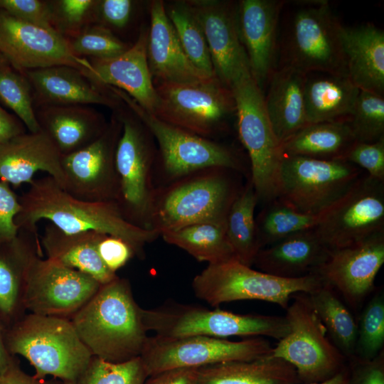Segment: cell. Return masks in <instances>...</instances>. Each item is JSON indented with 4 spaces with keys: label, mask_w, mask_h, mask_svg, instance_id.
Instances as JSON below:
<instances>
[{
    "label": "cell",
    "mask_w": 384,
    "mask_h": 384,
    "mask_svg": "<svg viewBox=\"0 0 384 384\" xmlns=\"http://www.w3.org/2000/svg\"><path fill=\"white\" fill-rule=\"evenodd\" d=\"M238 117L240 139L246 149L251 169L250 181L258 200L270 203L279 196L284 154L265 105L262 89L251 73L230 87Z\"/></svg>",
    "instance_id": "cell-6"
},
{
    "label": "cell",
    "mask_w": 384,
    "mask_h": 384,
    "mask_svg": "<svg viewBox=\"0 0 384 384\" xmlns=\"http://www.w3.org/2000/svg\"><path fill=\"white\" fill-rule=\"evenodd\" d=\"M104 235L93 230L67 233L49 223L41 244L48 259L83 272L103 285L118 277L105 266L98 253L97 244Z\"/></svg>",
    "instance_id": "cell-29"
},
{
    "label": "cell",
    "mask_w": 384,
    "mask_h": 384,
    "mask_svg": "<svg viewBox=\"0 0 384 384\" xmlns=\"http://www.w3.org/2000/svg\"><path fill=\"white\" fill-rule=\"evenodd\" d=\"M331 251L384 231V181L362 175L314 228Z\"/></svg>",
    "instance_id": "cell-15"
},
{
    "label": "cell",
    "mask_w": 384,
    "mask_h": 384,
    "mask_svg": "<svg viewBox=\"0 0 384 384\" xmlns=\"http://www.w3.org/2000/svg\"><path fill=\"white\" fill-rule=\"evenodd\" d=\"M122 130L119 114L113 115L97 139L77 151L62 155V188L81 200L116 202L119 183L115 151Z\"/></svg>",
    "instance_id": "cell-16"
},
{
    "label": "cell",
    "mask_w": 384,
    "mask_h": 384,
    "mask_svg": "<svg viewBox=\"0 0 384 384\" xmlns=\"http://www.w3.org/2000/svg\"><path fill=\"white\" fill-rule=\"evenodd\" d=\"M344 159L365 169L370 177L384 181V138L373 143L356 142Z\"/></svg>",
    "instance_id": "cell-46"
},
{
    "label": "cell",
    "mask_w": 384,
    "mask_h": 384,
    "mask_svg": "<svg viewBox=\"0 0 384 384\" xmlns=\"http://www.w3.org/2000/svg\"><path fill=\"white\" fill-rule=\"evenodd\" d=\"M161 235L167 243L208 265L236 260L226 235L225 223H196Z\"/></svg>",
    "instance_id": "cell-35"
},
{
    "label": "cell",
    "mask_w": 384,
    "mask_h": 384,
    "mask_svg": "<svg viewBox=\"0 0 384 384\" xmlns=\"http://www.w3.org/2000/svg\"><path fill=\"white\" fill-rule=\"evenodd\" d=\"M150 16L146 55L154 83H191L214 77L204 73L190 61L163 1L151 3Z\"/></svg>",
    "instance_id": "cell-23"
},
{
    "label": "cell",
    "mask_w": 384,
    "mask_h": 384,
    "mask_svg": "<svg viewBox=\"0 0 384 384\" xmlns=\"http://www.w3.org/2000/svg\"><path fill=\"white\" fill-rule=\"evenodd\" d=\"M272 348L262 337L231 341L202 336L169 338L155 335L148 337L139 357L149 377L172 368L252 361L271 354Z\"/></svg>",
    "instance_id": "cell-13"
},
{
    "label": "cell",
    "mask_w": 384,
    "mask_h": 384,
    "mask_svg": "<svg viewBox=\"0 0 384 384\" xmlns=\"http://www.w3.org/2000/svg\"><path fill=\"white\" fill-rule=\"evenodd\" d=\"M0 102L11 110L30 132H39L31 87L23 74L0 61Z\"/></svg>",
    "instance_id": "cell-39"
},
{
    "label": "cell",
    "mask_w": 384,
    "mask_h": 384,
    "mask_svg": "<svg viewBox=\"0 0 384 384\" xmlns=\"http://www.w3.org/2000/svg\"><path fill=\"white\" fill-rule=\"evenodd\" d=\"M319 73L306 75L304 83L307 123L348 119L360 90L347 75Z\"/></svg>",
    "instance_id": "cell-31"
},
{
    "label": "cell",
    "mask_w": 384,
    "mask_h": 384,
    "mask_svg": "<svg viewBox=\"0 0 384 384\" xmlns=\"http://www.w3.org/2000/svg\"><path fill=\"white\" fill-rule=\"evenodd\" d=\"M349 384H384V353L371 361L357 360Z\"/></svg>",
    "instance_id": "cell-50"
},
{
    "label": "cell",
    "mask_w": 384,
    "mask_h": 384,
    "mask_svg": "<svg viewBox=\"0 0 384 384\" xmlns=\"http://www.w3.org/2000/svg\"><path fill=\"white\" fill-rule=\"evenodd\" d=\"M384 263V231L354 245L331 250L314 272L322 282L341 294L353 308L373 290Z\"/></svg>",
    "instance_id": "cell-19"
},
{
    "label": "cell",
    "mask_w": 384,
    "mask_h": 384,
    "mask_svg": "<svg viewBox=\"0 0 384 384\" xmlns=\"http://www.w3.org/2000/svg\"><path fill=\"white\" fill-rule=\"evenodd\" d=\"M203 32L215 76L230 89L242 75L251 73L236 23V9L225 1H187Z\"/></svg>",
    "instance_id": "cell-20"
},
{
    "label": "cell",
    "mask_w": 384,
    "mask_h": 384,
    "mask_svg": "<svg viewBox=\"0 0 384 384\" xmlns=\"http://www.w3.org/2000/svg\"><path fill=\"white\" fill-rule=\"evenodd\" d=\"M110 88L156 139L167 183L208 168L243 171L239 159L227 146L169 124L143 109L123 91Z\"/></svg>",
    "instance_id": "cell-10"
},
{
    "label": "cell",
    "mask_w": 384,
    "mask_h": 384,
    "mask_svg": "<svg viewBox=\"0 0 384 384\" xmlns=\"http://www.w3.org/2000/svg\"><path fill=\"white\" fill-rule=\"evenodd\" d=\"M258 202L253 186L249 181L233 201L225 220V233L235 257L248 267H252L262 249L255 218Z\"/></svg>",
    "instance_id": "cell-34"
},
{
    "label": "cell",
    "mask_w": 384,
    "mask_h": 384,
    "mask_svg": "<svg viewBox=\"0 0 384 384\" xmlns=\"http://www.w3.org/2000/svg\"><path fill=\"white\" fill-rule=\"evenodd\" d=\"M384 294L380 290L363 310L357 324L354 357L360 361H371L383 351Z\"/></svg>",
    "instance_id": "cell-40"
},
{
    "label": "cell",
    "mask_w": 384,
    "mask_h": 384,
    "mask_svg": "<svg viewBox=\"0 0 384 384\" xmlns=\"http://www.w3.org/2000/svg\"><path fill=\"white\" fill-rule=\"evenodd\" d=\"M134 3L130 0L97 1L96 16L107 25L122 28L129 23Z\"/></svg>",
    "instance_id": "cell-49"
},
{
    "label": "cell",
    "mask_w": 384,
    "mask_h": 384,
    "mask_svg": "<svg viewBox=\"0 0 384 384\" xmlns=\"http://www.w3.org/2000/svg\"><path fill=\"white\" fill-rule=\"evenodd\" d=\"M8 349L26 358L36 378L53 375L64 383L78 377L92 358L70 319L31 313L9 334Z\"/></svg>",
    "instance_id": "cell-4"
},
{
    "label": "cell",
    "mask_w": 384,
    "mask_h": 384,
    "mask_svg": "<svg viewBox=\"0 0 384 384\" xmlns=\"http://www.w3.org/2000/svg\"><path fill=\"white\" fill-rule=\"evenodd\" d=\"M355 142L348 119H343L308 124L281 146L284 155L345 160Z\"/></svg>",
    "instance_id": "cell-33"
},
{
    "label": "cell",
    "mask_w": 384,
    "mask_h": 384,
    "mask_svg": "<svg viewBox=\"0 0 384 384\" xmlns=\"http://www.w3.org/2000/svg\"><path fill=\"white\" fill-rule=\"evenodd\" d=\"M14 361L10 358L0 331V375L4 373Z\"/></svg>",
    "instance_id": "cell-54"
},
{
    "label": "cell",
    "mask_w": 384,
    "mask_h": 384,
    "mask_svg": "<svg viewBox=\"0 0 384 384\" xmlns=\"http://www.w3.org/2000/svg\"><path fill=\"white\" fill-rule=\"evenodd\" d=\"M341 43L346 73L361 90L384 94V31L371 23L342 26Z\"/></svg>",
    "instance_id": "cell-27"
},
{
    "label": "cell",
    "mask_w": 384,
    "mask_h": 384,
    "mask_svg": "<svg viewBox=\"0 0 384 384\" xmlns=\"http://www.w3.org/2000/svg\"><path fill=\"white\" fill-rule=\"evenodd\" d=\"M294 368L271 354L198 368L194 384H297Z\"/></svg>",
    "instance_id": "cell-32"
},
{
    "label": "cell",
    "mask_w": 384,
    "mask_h": 384,
    "mask_svg": "<svg viewBox=\"0 0 384 384\" xmlns=\"http://www.w3.org/2000/svg\"><path fill=\"white\" fill-rule=\"evenodd\" d=\"M329 252L314 229H311L262 248L253 265L267 274L283 278H297L314 273L325 261Z\"/></svg>",
    "instance_id": "cell-28"
},
{
    "label": "cell",
    "mask_w": 384,
    "mask_h": 384,
    "mask_svg": "<svg viewBox=\"0 0 384 384\" xmlns=\"http://www.w3.org/2000/svg\"><path fill=\"white\" fill-rule=\"evenodd\" d=\"M322 213H301L278 200L269 203L255 218L261 248L293 234L314 229L319 224Z\"/></svg>",
    "instance_id": "cell-37"
},
{
    "label": "cell",
    "mask_w": 384,
    "mask_h": 384,
    "mask_svg": "<svg viewBox=\"0 0 384 384\" xmlns=\"http://www.w3.org/2000/svg\"><path fill=\"white\" fill-rule=\"evenodd\" d=\"M361 176L359 167L343 159L284 155L276 200L299 212L318 215L344 196Z\"/></svg>",
    "instance_id": "cell-9"
},
{
    "label": "cell",
    "mask_w": 384,
    "mask_h": 384,
    "mask_svg": "<svg viewBox=\"0 0 384 384\" xmlns=\"http://www.w3.org/2000/svg\"><path fill=\"white\" fill-rule=\"evenodd\" d=\"M350 374L347 368H344L331 378L319 383H310L302 384H349Z\"/></svg>",
    "instance_id": "cell-55"
},
{
    "label": "cell",
    "mask_w": 384,
    "mask_h": 384,
    "mask_svg": "<svg viewBox=\"0 0 384 384\" xmlns=\"http://www.w3.org/2000/svg\"><path fill=\"white\" fill-rule=\"evenodd\" d=\"M348 122L356 142L373 143L384 138V98L361 90Z\"/></svg>",
    "instance_id": "cell-42"
},
{
    "label": "cell",
    "mask_w": 384,
    "mask_h": 384,
    "mask_svg": "<svg viewBox=\"0 0 384 384\" xmlns=\"http://www.w3.org/2000/svg\"><path fill=\"white\" fill-rule=\"evenodd\" d=\"M142 309L129 281L117 277L101 285L70 321L92 356L122 363L139 357L148 338Z\"/></svg>",
    "instance_id": "cell-2"
},
{
    "label": "cell",
    "mask_w": 384,
    "mask_h": 384,
    "mask_svg": "<svg viewBox=\"0 0 384 384\" xmlns=\"http://www.w3.org/2000/svg\"><path fill=\"white\" fill-rule=\"evenodd\" d=\"M306 75L283 65L271 75L265 105L274 132L282 144L308 124L304 88Z\"/></svg>",
    "instance_id": "cell-30"
},
{
    "label": "cell",
    "mask_w": 384,
    "mask_h": 384,
    "mask_svg": "<svg viewBox=\"0 0 384 384\" xmlns=\"http://www.w3.org/2000/svg\"><path fill=\"white\" fill-rule=\"evenodd\" d=\"M160 119L207 138L235 112L231 90L216 77L191 83H154Z\"/></svg>",
    "instance_id": "cell-11"
},
{
    "label": "cell",
    "mask_w": 384,
    "mask_h": 384,
    "mask_svg": "<svg viewBox=\"0 0 384 384\" xmlns=\"http://www.w3.org/2000/svg\"><path fill=\"white\" fill-rule=\"evenodd\" d=\"M284 1L242 0L236 9L238 35L251 75L262 89L275 71L277 32Z\"/></svg>",
    "instance_id": "cell-21"
},
{
    "label": "cell",
    "mask_w": 384,
    "mask_h": 384,
    "mask_svg": "<svg viewBox=\"0 0 384 384\" xmlns=\"http://www.w3.org/2000/svg\"><path fill=\"white\" fill-rule=\"evenodd\" d=\"M28 80L34 107L45 105H117V98L80 70L68 65H55L23 70ZM114 94V93H113Z\"/></svg>",
    "instance_id": "cell-24"
},
{
    "label": "cell",
    "mask_w": 384,
    "mask_h": 384,
    "mask_svg": "<svg viewBox=\"0 0 384 384\" xmlns=\"http://www.w3.org/2000/svg\"><path fill=\"white\" fill-rule=\"evenodd\" d=\"M232 171L208 168L154 188L145 228L161 235L196 223H225L241 190Z\"/></svg>",
    "instance_id": "cell-3"
},
{
    "label": "cell",
    "mask_w": 384,
    "mask_h": 384,
    "mask_svg": "<svg viewBox=\"0 0 384 384\" xmlns=\"http://www.w3.org/2000/svg\"><path fill=\"white\" fill-rule=\"evenodd\" d=\"M308 294L331 342L346 358H353L357 324L351 311L337 292L327 284L323 282L319 289Z\"/></svg>",
    "instance_id": "cell-36"
},
{
    "label": "cell",
    "mask_w": 384,
    "mask_h": 384,
    "mask_svg": "<svg viewBox=\"0 0 384 384\" xmlns=\"http://www.w3.org/2000/svg\"><path fill=\"white\" fill-rule=\"evenodd\" d=\"M21 205L8 183L0 181V247L16 239L19 228L15 223Z\"/></svg>",
    "instance_id": "cell-47"
},
{
    "label": "cell",
    "mask_w": 384,
    "mask_h": 384,
    "mask_svg": "<svg viewBox=\"0 0 384 384\" xmlns=\"http://www.w3.org/2000/svg\"><path fill=\"white\" fill-rule=\"evenodd\" d=\"M142 316L147 331L169 338L265 336L279 341L289 332L285 316L239 314L178 303L142 309Z\"/></svg>",
    "instance_id": "cell-5"
},
{
    "label": "cell",
    "mask_w": 384,
    "mask_h": 384,
    "mask_svg": "<svg viewBox=\"0 0 384 384\" xmlns=\"http://www.w3.org/2000/svg\"><path fill=\"white\" fill-rule=\"evenodd\" d=\"M0 48H1V41H0Z\"/></svg>",
    "instance_id": "cell-56"
},
{
    "label": "cell",
    "mask_w": 384,
    "mask_h": 384,
    "mask_svg": "<svg viewBox=\"0 0 384 384\" xmlns=\"http://www.w3.org/2000/svg\"><path fill=\"white\" fill-rule=\"evenodd\" d=\"M25 132L22 122L0 106V146Z\"/></svg>",
    "instance_id": "cell-52"
},
{
    "label": "cell",
    "mask_w": 384,
    "mask_h": 384,
    "mask_svg": "<svg viewBox=\"0 0 384 384\" xmlns=\"http://www.w3.org/2000/svg\"><path fill=\"white\" fill-rule=\"evenodd\" d=\"M97 251L105 266L114 273L134 256L132 249L127 242L108 235H104L99 241Z\"/></svg>",
    "instance_id": "cell-48"
},
{
    "label": "cell",
    "mask_w": 384,
    "mask_h": 384,
    "mask_svg": "<svg viewBox=\"0 0 384 384\" xmlns=\"http://www.w3.org/2000/svg\"><path fill=\"white\" fill-rule=\"evenodd\" d=\"M0 384H53L43 379L31 376L22 371L14 362L8 370L0 375Z\"/></svg>",
    "instance_id": "cell-53"
},
{
    "label": "cell",
    "mask_w": 384,
    "mask_h": 384,
    "mask_svg": "<svg viewBox=\"0 0 384 384\" xmlns=\"http://www.w3.org/2000/svg\"><path fill=\"white\" fill-rule=\"evenodd\" d=\"M147 37L148 30L143 29L136 42L122 54L89 60L92 67L90 79L100 85L123 91L143 109L154 114L158 95L147 60Z\"/></svg>",
    "instance_id": "cell-22"
},
{
    "label": "cell",
    "mask_w": 384,
    "mask_h": 384,
    "mask_svg": "<svg viewBox=\"0 0 384 384\" xmlns=\"http://www.w3.org/2000/svg\"><path fill=\"white\" fill-rule=\"evenodd\" d=\"M146 378L140 357L112 363L92 356L78 377L63 384H144Z\"/></svg>",
    "instance_id": "cell-41"
},
{
    "label": "cell",
    "mask_w": 384,
    "mask_h": 384,
    "mask_svg": "<svg viewBox=\"0 0 384 384\" xmlns=\"http://www.w3.org/2000/svg\"><path fill=\"white\" fill-rule=\"evenodd\" d=\"M284 316L289 332L272 355L291 364L302 383L324 381L345 368L346 358L330 340L306 293H296Z\"/></svg>",
    "instance_id": "cell-8"
},
{
    "label": "cell",
    "mask_w": 384,
    "mask_h": 384,
    "mask_svg": "<svg viewBox=\"0 0 384 384\" xmlns=\"http://www.w3.org/2000/svg\"><path fill=\"white\" fill-rule=\"evenodd\" d=\"M73 53L90 59H108L125 52L129 45L102 24L86 26L78 32L66 37ZM84 58V57H83Z\"/></svg>",
    "instance_id": "cell-43"
},
{
    "label": "cell",
    "mask_w": 384,
    "mask_h": 384,
    "mask_svg": "<svg viewBox=\"0 0 384 384\" xmlns=\"http://www.w3.org/2000/svg\"><path fill=\"white\" fill-rule=\"evenodd\" d=\"M198 368H178L149 376L144 384H194Z\"/></svg>",
    "instance_id": "cell-51"
},
{
    "label": "cell",
    "mask_w": 384,
    "mask_h": 384,
    "mask_svg": "<svg viewBox=\"0 0 384 384\" xmlns=\"http://www.w3.org/2000/svg\"><path fill=\"white\" fill-rule=\"evenodd\" d=\"M285 66L304 74L347 75L341 43L342 25L329 3L317 1L298 9L292 19Z\"/></svg>",
    "instance_id": "cell-12"
},
{
    "label": "cell",
    "mask_w": 384,
    "mask_h": 384,
    "mask_svg": "<svg viewBox=\"0 0 384 384\" xmlns=\"http://www.w3.org/2000/svg\"><path fill=\"white\" fill-rule=\"evenodd\" d=\"M0 53L18 70L68 65L90 78L88 59L76 55L61 33L17 19L0 9Z\"/></svg>",
    "instance_id": "cell-18"
},
{
    "label": "cell",
    "mask_w": 384,
    "mask_h": 384,
    "mask_svg": "<svg viewBox=\"0 0 384 384\" xmlns=\"http://www.w3.org/2000/svg\"><path fill=\"white\" fill-rule=\"evenodd\" d=\"M323 284L314 273L283 278L253 270L236 260L209 264L192 281L195 295L212 306L240 300L274 303L286 309L296 293L311 294Z\"/></svg>",
    "instance_id": "cell-7"
},
{
    "label": "cell",
    "mask_w": 384,
    "mask_h": 384,
    "mask_svg": "<svg viewBox=\"0 0 384 384\" xmlns=\"http://www.w3.org/2000/svg\"><path fill=\"white\" fill-rule=\"evenodd\" d=\"M34 110L40 129L62 155L89 145L108 123L101 113L86 105H45Z\"/></svg>",
    "instance_id": "cell-26"
},
{
    "label": "cell",
    "mask_w": 384,
    "mask_h": 384,
    "mask_svg": "<svg viewBox=\"0 0 384 384\" xmlns=\"http://www.w3.org/2000/svg\"><path fill=\"white\" fill-rule=\"evenodd\" d=\"M97 4V1L93 0H60L50 3L56 30L60 33V28H68L78 32L89 18L96 16Z\"/></svg>",
    "instance_id": "cell-44"
},
{
    "label": "cell",
    "mask_w": 384,
    "mask_h": 384,
    "mask_svg": "<svg viewBox=\"0 0 384 384\" xmlns=\"http://www.w3.org/2000/svg\"><path fill=\"white\" fill-rule=\"evenodd\" d=\"M21 210L17 226L38 233L36 224L47 220L67 233L93 230L122 239L142 258L144 247L160 235L125 219L115 201H87L77 198L50 176L33 179L28 191L19 199Z\"/></svg>",
    "instance_id": "cell-1"
},
{
    "label": "cell",
    "mask_w": 384,
    "mask_h": 384,
    "mask_svg": "<svg viewBox=\"0 0 384 384\" xmlns=\"http://www.w3.org/2000/svg\"><path fill=\"white\" fill-rule=\"evenodd\" d=\"M133 114H119L122 130L115 151L119 190L117 203L129 222L145 228L154 187L149 132Z\"/></svg>",
    "instance_id": "cell-14"
},
{
    "label": "cell",
    "mask_w": 384,
    "mask_h": 384,
    "mask_svg": "<svg viewBox=\"0 0 384 384\" xmlns=\"http://www.w3.org/2000/svg\"><path fill=\"white\" fill-rule=\"evenodd\" d=\"M62 154L41 131L23 133L0 146V180L18 186L31 183L35 174L47 172L63 188Z\"/></svg>",
    "instance_id": "cell-25"
},
{
    "label": "cell",
    "mask_w": 384,
    "mask_h": 384,
    "mask_svg": "<svg viewBox=\"0 0 384 384\" xmlns=\"http://www.w3.org/2000/svg\"><path fill=\"white\" fill-rule=\"evenodd\" d=\"M100 287L83 272L37 255L26 274L24 308L31 314L67 319L82 307Z\"/></svg>",
    "instance_id": "cell-17"
},
{
    "label": "cell",
    "mask_w": 384,
    "mask_h": 384,
    "mask_svg": "<svg viewBox=\"0 0 384 384\" xmlns=\"http://www.w3.org/2000/svg\"><path fill=\"white\" fill-rule=\"evenodd\" d=\"M0 9L17 19L57 31L50 3L39 0H0Z\"/></svg>",
    "instance_id": "cell-45"
},
{
    "label": "cell",
    "mask_w": 384,
    "mask_h": 384,
    "mask_svg": "<svg viewBox=\"0 0 384 384\" xmlns=\"http://www.w3.org/2000/svg\"><path fill=\"white\" fill-rule=\"evenodd\" d=\"M166 10L190 61L208 75L215 76L203 32L188 2L173 4Z\"/></svg>",
    "instance_id": "cell-38"
}]
</instances>
